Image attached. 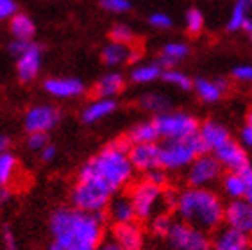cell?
<instances>
[{
    "instance_id": "cell-31",
    "label": "cell",
    "mask_w": 252,
    "mask_h": 250,
    "mask_svg": "<svg viewBox=\"0 0 252 250\" xmlns=\"http://www.w3.org/2000/svg\"><path fill=\"white\" fill-rule=\"evenodd\" d=\"M161 79H163L165 82H168V84H172V86L183 90V92H189V90L193 88V81L189 79V75H186L185 72L177 70L175 66L174 68H165Z\"/></svg>"
},
{
    "instance_id": "cell-18",
    "label": "cell",
    "mask_w": 252,
    "mask_h": 250,
    "mask_svg": "<svg viewBox=\"0 0 252 250\" xmlns=\"http://www.w3.org/2000/svg\"><path fill=\"white\" fill-rule=\"evenodd\" d=\"M113 240L120 243L126 250H141L145 238H143V231L136 221H129V223H115L113 225Z\"/></svg>"
},
{
    "instance_id": "cell-30",
    "label": "cell",
    "mask_w": 252,
    "mask_h": 250,
    "mask_svg": "<svg viewBox=\"0 0 252 250\" xmlns=\"http://www.w3.org/2000/svg\"><path fill=\"white\" fill-rule=\"evenodd\" d=\"M18 172V159L11 152L0 154V186H9L15 181V175Z\"/></svg>"
},
{
    "instance_id": "cell-35",
    "label": "cell",
    "mask_w": 252,
    "mask_h": 250,
    "mask_svg": "<svg viewBox=\"0 0 252 250\" xmlns=\"http://www.w3.org/2000/svg\"><path fill=\"white\" fill-rule=\"evenodd\" d=\"M172 218H170V215L166 211H159V213H156L154 217L151 218V231H152V234H156V236H165L166 238V234H168V231L172 229Z\"/></svg>"
},
{
    "instance_id": "cell-50",
    "label": "cell",
    "mask_w": 252,
    "mask_h": 250,
    "mask_svg": "<svg viewBox=\"0 0 252 250\" xmlns=\"http://www.w3.org/2000/svg\"><path fill=\"white\" fill-rule=\"evenodd\" d=\"M247 124H249V125H252V109L247 113Z\"/></svg>"
},
{
    "instance_id": "cell-38",
    "label": "cell",
    "mask_w": 252,
    "mask_h": 250,
    "mask_svg": "<svg viewBox=\"0 0 252 250\" xmlns=\"http://www.w3.org/2000/svg\"><path fill=\"white\" fill-rule=\"evenodd\" d=\"M149 24H151L154 29L166 31L174 25V22H172V18H170L166 13H154V15L149 16Z\"/></svg>"
},
{
    "instance_id": "cell-13",
    "label": "cell",
    "mask_w": 252,
    "mask_h": 250,
    "mask_svg": "<svg viewBox=\"0 0 252 250\" xmlns=\"http://www.w3.org/2000/svg\"><path fill=\"white\" fill-rule=\"evenodd\" d=\"M129 157L138 172H151L161 168V145L156 143H134L129 149Z\"/></svg>"
},
{
    "instance_id": "cell-17",
    "label": "cell",
    "mask_w": 252,
    "mask_h": 250,
    "mask_svg": "<svg viewBox=\"0 0 252 250\" xmlns=\"http://www.w3.org/2000/svg\"><path fill=\"white\" fill-rule=\"evenodd\" d=\"M43 90L56 98H75L84 93V82L75 77H50L43 82Z\"/></svg>"
},
{
    "instance_id": "cell-43",
    "label": "cell",
    "mask_w": 252,
    "mask_h": 250,
    "mask_svg": "<svg viewBox=\"0 0 252 250\" xmlns=\"http://www.w3.org/2000/svg\"><path fill=\"white\" fill-rule=\"evenodd\" d=\"M56 156H58V149L54 147V145H47L41 152H39V157H41V161H45V163H50V161H54L56 159Z\"/></svg>"
},
{
    "instance_id": "cell-8",
    "label": "cell",
    "mask_w": 252,
    "mask_h": 250,
    "mask_svg": "<svg viewBox=\"0 0 252 250\" xmlns=\"http://www.w3.org/2000/svg\"><path fill=\"white\" fill-rule=\"evenodd\" d=\"M166 241L174 250H211L208 232L183 220L172 223Z\"/></svg>"
},
{
    "instance_id": "cell-28",
    "label": "cell",
    "mask_w": 252,
    "mask_h": 250,
    "mask_svg": "<svg viewBox=\"0 0 252 250\" xmlns=\"http://www.w3.org/2000/svg\"><path fill=\"white\" fill-rule=\"evenodd\" d=\"M159 138V132H158V127H156L154 120L152 122H141V124L134 125L129 134H127V140L134 143H156V140Z\"/></svg>"
},
{
    "instance_id": "cell-11",
    "label": "cell",
    "mask_w": 252,
    "mask_h": 250,
    "mask_svg": "<svg viewBox=\"0 0 252 250\" xmlns=\"http://www.w3.org/2000/svg\"><path fill=\"white\" fill-rule=\"evenodd\" d=\"M223 223L245 234H252V204L247 198H234L225 206Z\"/></svg>"
},
{
    "instance_id": "cell-19",
    "label": "cell",
    "mask_w": 252,
    "mask_h": 250,
    "mask_svg": "<svg viewBox=\"0 0 252 250\" xmlns=\"http://www.w3.org/2000/svg\"><path fill=\"white\" fill-rule=\"evenodd\" d=\"M107 218L113 223H129L138 220L131 195H126V193H120L117 197L113 195L111 202L107 206Z\"/></svg>"
},
{
    "instance_id": "cell-48",
    "label": "cell",
    "mask_w": 252,
    "mask_h": 250,
    "mask_svg": "<svg viewBox=\"0 0 252 250\" xmlns=\"http://www.w3.org/2000/svg\"><path fill=\"white\" fill-rule=\"evenodd\" d=\"M7 147H9V138L4 134H0V154L2 152H5L7 150Z\"/></svg>"
},
{
    "instance_id": "cell-49",
    "label": "cell",
    "mask_w": 252,
    "mask_h": 250,
    "mask_svg": "<svg viewBox=\"0 0 252 250\" xmlns=\"http://www.w3.org/2000/svg\"><path fill=\"white\" fill-rule=\"evenodd\" d=\"M243 31L249 34V38H251V41H252V20H249L247 24H245V27H243Z\"/></svg>"
},
{
    "instance_id": "cell-6",
    "label": "cell",
    "mask_w": 252,
    "mask_h": 250,
    "mask_svg": "<svg viewBox=\"0 0 252 250\" xmlns=\"http://www.w3.org/2000/svg\"><path fill=\"white\" fill-rule=\"evenodd\" d=\"M154 124L158 127L159 138L163 140H185L199 132L200 124L197 122V118L188 113H170L165 111L161 115H156Z\"/></svg>"
},
{
    "instance_id": "cell-25",
    "label": "cell",
    "mask_w": 252,
    "mask_h": 250,
    "mask_svg": "<svg viewBox=\"0 0 252 250\" xmlns=\"http://www.w3.org/2000/svg\"><path fill=\"white\" fill-rule=\"evenodd\" d=\"M189 47L183 41H172V43H166L165 47L161 48L159 52V62L163 68H174L177 62H181L185 58H188Z\"/></svg>"
},
{
    "instance_id": "cell-41",
    "label": "cell",
    "mask_w": 252,
    "mask_h": 250,
    "mask_svg": "<svg viewBox=\"0 0 252 250\" xmlns=\"http://www.w3.org/2000/svg\"><path fill=\"white\" fill-rule=\"evenodd\" d=\"M145 179H149L151 183L158 184V186L165 188L166 184V173H165V168H156V170H151V172L145 173Z\"/></svg>"
},
{
    "instance_id": "cell-3",
    "label": "cell",
    "mask_w": 252,
    "mask_h": 250,
    "mask_svg": "<svg viewBox=\"0 0 252 250\" xmlns=\"http://www.w3.org/2000/svg\"><path fill=\"white\" fill-rule=\"evenodd\" d=\"M175 213L183 221L199 227L202 231H217L223 221L222 198L208 188H188L179 193Z\"/></svg>"
},
{
    "instance_id": "cell-16",
    "label": "cell",
    "mask_w": 252,
    "mask_h": 250,
    "mask_svg": "<svg viewBox=\"0 0 252 250\" xmlns=\"http://www.w3.org/2000/svg\"><path fill=\"white\" fill-rule=\"evenodd\" d=\"M211 250H251V236L225 225L215 232Z\"/></svg>"
},
{
    "instance_id": "cell-27",
    "label": "cell",
    "mask_w": 252,
    "mask_h": 250,
    "mask_svg": "<svg viewBox=\"0 0 252 250\" xmlns=\"http://www.w3.org/2000/svg\"><path fill=\"white\" fill-rule=\"evenodd\" d=\"M165 68L159 62H145V64H138L131 70V81L136 84H149L158 79H161Z\"/></svg>"
},
{
    "instance_id": "cell-5",
    "label": "cell",
    "mask_w": 252,
    "mask_h": 250,
    "mask_svg": "<svg viewBox=\"0 0 252 250\" xmlns=\"http://www.w3.org/2000/svg\"><path fill=\"white\" fill-rule=\"evenodd\" d=\"M115 193L102 183L95 179H81L77 177V183L72 188L70 193V200L72 206L83 209V211L98 213L106 211L109 202Z\"/></svg>"
},
{
    "instance_id": "cell-14",
    "label": "cell",
    "mask_w": 252,
    "mask_h": 250,
    "mask_svg": "<svg viewBox=\"0 0 252 250\" xmlns=\"http://www.w3.org/2000/svg\"><path fill=\"white\" fill-rule=\"evenodd\" d=\"M100 58L106 66H122L126 62H136L141 58V50L134 45L118 43V41H109L102 48Z\"/></svg>"
},
{
    "instance_id": "cell-39",
    "label": "cell",
    "mask_w": 252,
    "mask_h": 250,
    "mask_svg": "<svg viewBox=\"0 0 252 250\" xmlns=\"http://www.w3.org/2000/svg\"><path fill=\"white\" fill-rule=\"evenodd\" d=\"M233 79L243 84H252V66L251 64H240L233 70Z\"/></svg>"
},
{
    "instance_id": "cell-22",
    "label": "cell",
    "mask_w": 252,
    "mask_h": 250,
    "mask_svg": "<svg viewBox=\"0 0 252 250\" xmlns=\"http://www.w3.org/2000/svg\"><path fill=\"white\" fill-rule=\"evenodd\" d=\"M117 111V100L115 98H100L97 96L93 102H90L81 113L84 124H95V122L104 120L106 116L113 115Z\"/></svg>"
},
{
    "instance_id": "cell-4",
    "label": "cell",
    "mask_w": 252,
    "mask_h": 250,
    "mask_svg": "<svg viewBox=\"0 0 252 250\" xmlns=\"http://www.w3.org/2000/svg\"><path fill=\"white\" fill-rule=\"evenodd\" d=\"M208 152V145L199 132L185 140H165V143L161 145V168L170 172L188 168L197 156Z\"/></svg>"
},
{
    "instance_id": "cell-32",
    "label": "cell",
    "mask_w": 252,
    "mask_h": 250,
    "mask_svg": "<svg viewBox=\"0 0 252 250\" xmlns=\"http://www.w3.org/2000/svg\"><path fill=\"white\" fill-rule=\"evenodd\" d=\"M140 106L145 111H151V113H156V115H161L168 111L170 107V100L166 96L159 95V93H147L140 98Z\"/></svg>"
},
{
    "instance_id": "cell-29",
    "label": "cell",
    "mask_w": 252,
    "mask_h": 250,
    "mask_svg": "<svg viewBox=\"0 0 252 250\" xmlns=\"http://www.w3.org/2000/svg\"><path fill=\"white\" fill-rule=\"evenodd\" d=\"M223 191L231 200L234 198H245L247 195V183L242 172H229L223 177Z\"/></svg>"
},
{
    "instance_id": "cell-34",
    "label": "cell",
    "mask_w": 252,
    "mask_h": 250,
    "mask_svg": "<svg viewBox=\"0 0 252 250\" xmlns=\"http://www.w3.org/2000/svg\"><path fill=\"white\" fill-rule=\"evenodd\" d=\"M109 38L111 41H118V43L126 45H134L136 43V34L132 31L131 25L127 24H115L109 31Z\"/></svg>"
},
{
    "instance_id": "cell-45",
    "label": "cell",
    "mask_w": 252,
    "mask_h": 250,
    "mask_svg": "<svg viewBox=\"0 0 252 250\" xmlns=\"http://www.w3.org/2000/svg\"><path fill=\"white\" fill-rule=\"evenodd\" d=\"M242 143L245 145V147H252V125H245L242 129Z\"/></svg>"
},
{
    "instance_id": "cell-12",
    "label": "cell",
    "mask_w": 252,
    "mask_h": 250,
    "mask_svg": "<svg viewBox=\"0 0 252 250\" xmlns=\"http://www.w3.org/2000/svg\"><path fill=\"white\" fill-rule=\"evenodd\" d=\"M41 59L43 52L39 45L29 41L27 47L16 56V73L22 82H32L38 77L39 70H41Z\"/></svg>"
},
{
    "instance_id": "cell-23",
    "label": "cell",
    "mask_w": 252,
    "mask_h": 250,
    "mask_svg": "<svg viewBox=\"0 0 252 250\" xmlns=\"http://www.w3.org/2000/svg\"><path fill=\"white\" fill-rule=\"evenodd\" d=\"M126 88V79L120 72H109L106 75H102L95 86H93V95L100 96V98H113L118 93L124 92Z\"/></svg>"
},
{
    "instance_id": "cell-36",
    "label": "cell",
    "mask_w": 252,
    "mask_h": 250,
    "mask_svg": "<svg viewBox=\"0 0 252 250\" xmlns=\"http://www.w3.org/2000/svg\"><path fill=\"white\" fill-rule=\"evenodd\" d=\"M25 145L32 152H41L49 145V136H47V132H29Z\"/></svg>"
},
{
    "instance_id": "cell-20",
    "label": "cell",
    "mask_w": 252,
    "mask_h": 250,
    "mask_svg": "<svg viewBox=\"0 0 252 250\" xmlns=\"http://www.w3.org/2000/svg\"><path fill=\"white\" fill-rule=\"evenodd\" d=\"M193 90L202 102L213 104V102H219L223 96V93L229 90V81L223 77L213 79V81L211 79L199 77L193 81Z\"/></svg>"
},
{
    "instance_id": "cell-1",
    "label": "cell",
    "mask_w": 252,
    "mask_h": 250,
    "mask_svg": "<svg viewBox=\"0 0 252 250\" xmlns=\"http://www.w3.org/2000/svg\"><path fill=\"white\" fill-rule=\"evenodd\" d=\"M106 211L90 213L79 207H59L49 221L52 241L64 250H97L104 241Z\"/></svg>"
},
{
    "instance_id": "cell-10",
    "label": "cell",
    "mask_w": 252,
    "mask_h": 250,
    "mask_svg": "<svg viewBox=\"0 0 252 250\" xmlns=\"http://www.w3.org/2000/svg\"><path fill=\"white\" fill-rule=\"evenodd\" d=\"M61 120V111L50 104H39L27 109L24 116V127L27 132H49Z\"/></svg>"
},
{
    "instance_id": "cell-15",
    "label": "cell",
    "mask_w": 252,
    "mask_h": 250,
    "mask_svg": "<svg viewBox=\"0 0 252 250\" xmlns=\"http://www.w3.org/2000/svg\"><path fill=\"white\" fill-rule=\"evenodd\" d=\"M213 154L222 163L223 168H227L229 172H243L249 166V157L245 149L233 140L222 145L220 149L215 150Z\"/></svg>"
},
{
    "instance_id": "cell-24",
    "label": "cell",
    "mask_w": 252,
    "mask_h": 250,
    "mask_svg": "<svg viewBox=\"0 0 252 250\" xmlns=\"http://www.w3.org/2000/svg\"><path fill=\"white\" fill-rule=\"evenodd\" d=\"M251 9H252V0H234L231 15H229L227 24H225L227 32L243 31L245 24L251 20Z\"/></svg>"
},
{
    "instance_id": "cell-44",
    "label": "cell",
    "mask_w": 252,
    "mask_h": 250,
    "mask_svg": "<svg viewBox=\"0 0 252 250\" xmlns=\"http://www.w3.org/2000/svg\"><path fill=\"white\" fill-rule=\"evenodd\" d=\"M242 173H243V177H245V183H247V195H245V198L252 204V168L247 166Z\"/></svg>"
},
{
    "instance_id": "cell-47",
    "label": "cell",
    "mask_w": 252,
    "mask_h": 250,
    "mask_svg": "<svg viewBox=\"0 0 252 250\" xmlns=\"http://www.w3.org/2000/svg\"><path fill=\"white\" fill-rule=\"evenodd\" d=\"M9 198H11V191H9V188H7V186H0V206H2V204L7 202Z\"/></svg>"
},
{
    "instance_id": "cell-21",
    "label": "cell",
    "mask_w": 252,
    "mask_h": 250,
    "mask_svg": "<svg viewBox=\"0 0 252 250\" xmlns=\"http://www.w3.org/2000/svg\"><path fill=\"white\" fill-rule=\"evenodd\" d=\"M199 134H200V138L206 141V145H208V149L211 150V152H215V150L220 149L222 145L231 141L229 130L225 129L222 124L213 122V120H208V122H204V124H200Z\"/></svg>"
},
{
    "instance_id": "cell-7",
    "label": "cell",
    "mask_w": 252,
    "mask_h": 250,
    "mask_svg": "<svg viewBox=\"0 0 252 250\" xmlns=\"http://www.w3.org/2000/svg\"><path fill=\"white\" fill-rule=\"evenodd\" d=\"M129 195L134 204L138 220H151L156 213L159 211V207H163V211H165V204H163L165 191H163V188L151 183L149 179L136 183L131 188Z\"/></svg>"
},
{
    "instance_id": "cell-42",
    "label": "cell",
    "mask_w": 252,
    "mask_h": 250,
    "mask_svg": "<svg viewBox=\"0 0 252 250\" xmlns=\"http://www.w3.org/2000/svg\"><path fill=\"white\" fill-rule=\"evenodd\" d=\"M2 243H4V249L5 250H18V243H16V238L13 234L9 227H4V231H2Z\"/></svg>"
},
{
    "instance_id": "cell-37",
    "label": "cell",
    "mask_w": 252,
    "mask_h": 250,
    "mask_svg": "<svg viewBox=\"0 0 252 250\" xmlns=\"http://www.w3.org/2000/svg\"><path fill=\"white\" fill-rule=\"evenodd\" d=\"M100 5L109 13H115V15L127 13L132 7L131 0H100Z\"/></svg>"
},
{
    "instance_id": "cell-26",
    "label": "cell",
    "mask_w": 252,
    "mask_h": 250,
    "mask_svg": "<svg viewBox=\"0 0 252 250\" xmlns=\"http://www.w3.org/2000/svg\"><path fill=\"white\" fill-rule=\"evenodd\" d=\"M9 31L15 39H22V41H31L36 32L34 22L24 13H16L13 18L9 20Z\"/></svg>"
},
{
    "instance_id": "cell-33",
    "label": "cell",
    "mask_w": 252,
    "mask_h": 250,
    "mask_svg": "<svg viewBox=\"0 0 252 250\" xmlns=\"http://www.w3.org/2000/svg\"><path fill=\"white\" fill-rule=\"evenodd\" d=\"M204 24H206V20H204L202 11L197 9V7H191V9L186 11V16H185V27H186V32L191 34V36H197V34L202 32L204 29Z\"/></svg>"
},
{
    "instance_id": "cell-2",
    "label": "cell",
    "mask_w": 252,
    "mask_h": 250,
    "mask_svg": "<svg viewBox=\"0 0 252 250\" xmlns=\"http://www.w3.org/2000/svg\"><path fill=\"white\" fill-rule=\"evenodd\" d=\"M131 141L127 138H118L113 143L106 145L97 154L90 157L79 170L81 179H95L113 193L122 191L134 175V166L129 157Z\"/></svg>"
},
{
    "instance_id": "cell-40",
    "label": "cell",
    "mask_w": 252,
    "mask_h": 250,
    "mask_svg": "<svg viewBox=\"0 0 252 250\" xmlns=\"http://www.w3.org/2000/svg\"><path fill=\"white\" fill-rule=\"evenodd\" d=\"M16 13L15 0H0V20H11Z\"/></svg>"
},
{
    "instance_id": "cell-9",
    "label": "cell",
    "mask_w": 252,
    "mask_h": 250,
    "mask_svg": "<svg viewBox=\"0 0 252 250\" xmlns=\"http://www.w3.org/2000/svg\"><path fill=\"white\" fill-rule=\"evenodd\" d=\"M222 168V163L215 154H200L188 166L186 181H188L189 188H208L220 177Z\"/></svg>"
},
{
    "instance_id": "cell-46",
    "label": "cell",
    "mask_w": 252,
    "mask_h": 250,
    "mask_svg": "<svg viewBox=\"0 0 252 250\" xmlns=\"http://www.w3.org/2000/svg\"><path fill=\"white\" fill-rule=\"evenodd\" d=\"M97 250H126L124 247L120 245V243H117V241L113 240H106V241H102L100 247H98Z\"/></svg>"
}]
</instances>
